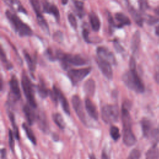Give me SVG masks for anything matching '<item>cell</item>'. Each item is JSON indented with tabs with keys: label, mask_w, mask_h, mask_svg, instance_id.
Segmentation results:
<instances>
[{
	"label": "cell",
	"mask_w": 159,
	"mask_h": 159,
	"mask_svg": "<svg viewBox=\"0 0 159 159\" xmlns=\"http://www.w3.org/2000/svg\"><path fill=\"white\" fill-rule=\"evenodd\" d=\"M129 66L130 70L122 75V81L129 89L138 93H143L145 86L136 70V62L133 57H130Z\"/></svg>",
	"instance_id": "1"
},
{
	"label": "cell",
	"mask_w": 159,
	"mask_h": 159,
	"mask_svg": "<svg viewBox=\"0 0 159 159\" xmlns=\"http://www.w3.org/2000/svg\"><path fill=\"white\" fill-rule=\"evenodd\" d=\"M129 109V104L124 102L122 107L121 118L123 125V142L125 145L130 147L136 143L137 139L132 130V119Z\"/></svg>",
	"instance_id": "2"
},
{
	"label": "cell",
	"mask_w": 159,
	"mask_h": 159,
	"mask_svg": "<svg viewBox=\"0 0 159 159\" xmlns=\"http://www.w3.org/2000/svg\"><path fill=\"white\" fill-rule=\"evenodd\" d=\"M6 16L14 30L19 36L26 37L31 36L32 35V30L30 27L24 23L16 14L9 11H6Z\"/></svg>",
	"instance_id": "3"
},
{
	"label": "cell",
	"mask_w": 159,
	"mask_h": 159,
	"mask_svg": "<svg viewBox=\"0 0 159 159\" xmlns=\"http://www.w3.org/2000/svg\"><path fill=\"white\" fill-rule=\"evenodd\" d=\"M57 59H59L61 61V66L66 70L70 65L81 66L87 63V61L78 55H71L64 53L60 51L57 52Z\"/></svg>",
	"instance_id": "4"
},
{
	"label": "cell",
	"mask_w": 159,
	"mask_h": 159,
	"mask_svg": "<svg viewBox=\"0 0 159 159\" xmlns=\"http://www.w3.org/2000/svg\"><path fill=\"white\" fill-rule=\"evenodd\" d=\"M21 84H22V87L24 94L29 103V105L30 107H32L33 109L36 108L37 103L34 97L33 85L29 78L27 76V75L25 72H23L22 75Z\"/></svg>",
	"instance_id": "5"
},
{
	"label": "cell",
	"mask_w": 159,
	"mask_h": 159,
	"mask_svg": "<svg viewBox=\"0 0 159 159\" xmlns=\"http://www.w3.org/2000/svg\"><path fill=\"white\" fill-rule=\"evenodd\" d=\"M101 117L104 122L111 124L117 121L119 117L118 107L116 105H106L101 109Z\"/></svg>",
	"instance_id": "6"
},
{
	"label": "cell",
	"mask_w": 159,
	"mask_h": 159,
	"mask_svg": "<svg viewBox=\"0 0 159 159\" xmlns=\"http://www.w3.org/2000/svg\"><path fill=\"white\" fill-rule=\"evenodd\" d=\"M91 68L87 67L80 69H72L68 71V76L73 85H76L82 81L91 71Z\"/></svg>",
	"instance_id": "7"
},
{
	"label": "cell",
	"mask_w": 159,
	"mask_h": 159,
	"mask_svg": "<svg viewBox=\"0 0 159 159\" xmlns=\"http://www.w3.org/2000/svg\"><path fill=\"white\" fill-rule=\"evenodd\" d=\"M71 102L73 107L74 108L77 116L81 121L84 124H87V120L86 117L85 113L84 112L82 102L80 98V97L77 95H74L71 99Z\"/></svg>",
	"instance_id": "8"
},
{
	"label": "cell",
	"mask_w": 159,
	"mask_h": 159,
	"mask_svg": "<svg viewBox=\"0 0 159 159\" xmlns=\"http://www.w3.org/2000/svg\"><path fill=\"white\" fill-rule=\"evenodd\" d=\"M98 58L104 61H107L111 64L115 65L116 63V58L114 54L107 48L104 47H99L96 50Z\"/></svg>",
	"instance_id": "9"
},
{
	"label": "cell",
	"mask_w": 159,
	"mask_h": 159,
	"mask_svg": "<svg viewBox=\"0 0 159 159\" xmlns=\"http://www.w3.org/2000/svg\"><path fill=\"white\" fill-rule=\"evenodd\" d=\"M9 84L11 94V98L12 99L13 101H18L20 98V91L19 85V81L15 75H12L11 76Z\"/></svg>",
	"instance_id": "10"
},
{
	"label": "cell",
	"mask_w": 159,
	"mask_h": 159,
	"mask_svg": "<svg viewBox=\"0 0 159 159\" xmlns=\"http://www.w3.org/2000/svg\"><path fill=\"white\" fill-rule=\"evenodd\" d=\"M98 65L100 68L102 74L109 80H112L113 77V72L111 67V64L107 61H104L97 58L96 60Z\"/></svg>",
	"instance_id": "11"
},
{
	"label": "cell",
	"mask_w": 159,
	"mask_h": 159,
	"mask_svg": "<svg viewBox=\"0 0 159 159\" xmlns=\"http://www.w3.org/2000/svg\"><path fill=\"white\" fill-rule=\"evenodd\" d=\"M43 12L52 14L57 21L60 19V12L55 4L48 1H43Z\"/></svg>",
	"instance_id": "12"
},
{
	"label": "cell",
	"mask_w": 159,
	"mask_h": 159,
	"mask_svg": "<svg viewBox=\"0 0 159 159\" xmlns=\"http://www.w3.org/2000/svg\"><path fill=\"white\" fill-rule=\"evenodd\" d=\"M53 89L55 91V93L57 96L58 100H59L60 102L61 103V107H62L64 112L66 114L70 115V111L69 104H68V101H67L66 98H65V96H64L63 93L61 91V90L60 89H58V88H57L55 86H53Z\"/></svg>",
	"instance_id": "13"
},
{
	"label": "cell",
	"mask_w": 159,
	"mask_h": 159,
	"mask_svg": "<svg viewBox=\"0 0 159 159\" xmlns=\"http://www.w3.org/2000/svg\"><path fill=\"white\" fill-rule=\"evenodd\" d=\"M85 108L91 117L96 120L98 119V109L93 101L88 98L85 100Z\"/></svg>",
	"instance_id": "14"
},
{
	"label": "cell",
	"mask_w": 159,
	"mask_h": 159,
	"mask_svg": "<svg viewBox=\"0 0 159 159\" xmlns=\"http://www.w3.org/2000/svg\"><path fill=\"white\" fill-rule=\"evenodd\" d=\"M140 124L143 136L146 138L150 137L152 130L153 129L151 121L148 119L144 117L142 118V119L141 120Z\"/></svg>",
	"instance_id": "15"
},
{
	"label": "cell",
	"mask_w": 159,
	"mask_h": 159,
	"mask_svg": "<svg viewBox=\"0 0 159 159\" xmlns=\"http://www.w3.org/2000/svg\"><path fill=\"white\" fill-rule=\"evenodd\" d=\"M33 108L30 107L29 105H24L23 107V111L25 114L26 119L29 125H32L35 120L37 119V116L32 109Z\"/></svg>",
	"instance_id": "16"
},
{
	"label": "cell",
	"mask_w": 159,
	"mask_h": 159,
	"mask_svg": "<svg viewBox=\"0 0 159 159\" xmlns=\"http://www.w3.org/2000/svg\"><path fill=\"white\" fill-rule=\"evenodd\" d=\"M128 10L135 23L139 26L142 27L143 22V19L141 14L130 4H128Z\"/></svg>",
	"instance_id": "17"
},
{
	"label": "cell",
	"mask_w": 159,
	"mask_h": 159,
	"mask_svg": "<svg viewBox=\"0 0 159 159\" xmlns=\"http://www.w3.org/2000/svg\"><path fill=\"white\" fill-rule=\"evenodd\" d=\"M115 19L117 21V27L121 28L124 25H129L131 24L130 19L122 12H117L115 14Z\"/></svg>",
	"instance_id": "18"
},
{
	"label": "cell",
	"mask_w": 159,
	"mask_h": 159,
	"mask_svg": "<svg viewBox=\"0 0 159 159\" xmlns=\"http://www.w3.org/2000/svg\"><path fill=\"white\" fill-rule=\"evenodd\" d=\"M37 121L38 123L39 127L40 129L44 133H47L49 130L48 124L45 117V116L43 114L39 113L37 116Z\"/></svg>",
	"instance_id": "19"
},
{
	"label": "cell",
	"mask_w": 159,
	"mask_h": 159,
	"mask_svg": "<svg viewBox=\"0 0 159 159\" xmlns=\"http://www.w3.org/2000/svg\"><path fill=\"white\" fill-rule=\"evenodd\" d=\"M140 43V33L139 30L135 32L133 34L131 40V49L134 53H135L139 50Z\"/></svg>",
	"instance_id": "20"
},
{
	"label": "cell",
	"mask_w": 159,
	"mask_h": 159,
	"mask_svg": "<svg viewBox=\"0 0 159 159\" xmlns=\"http://www.w3.org/2000/svg\"><path fill=\"white\" fill-rule=\"evenodd\" d=\"M89 19L93 30L94 32L99 31L101 27V22L97 14L93 12H91L89 15Z\"/></svg>",
	"instance_id": "21"
},
{
	"label": "cell",
	"mask_w": 159,
	"mask_h": 159,
	"mask_svg": "<svg viewBox=\"0 0 159 159\" xmlns=\"http://www.w3.org/2000/svg\"><path fill=\"white\" fill-rule=\"evenodd\" d=\"M36 16H37V22H38L39 26L40 27V28L42 29V30L45 34H47V35L49 34L50 30H49L48 25L47 21L45 20V19H44V17H43V16L42 15V13L41 12L36 13Z\"/></svg>",
	"instance_id": "22"
},
{
	"label": "cell",
	"mask_w": 159,
	"mask_h": 159,
	"mask_svg": "<svg viewBox=\"0 0 159 159\" xmlns=\"http://www.w3.org/2000/svg\"><path fill=\"white\" fill-rule=\"evenodd\" d=\"M84 90L87 95L93 96L95 92V83L92 79L87 80L84 86Z\"/></svg>",
	"instance_id": "23"
},
{
	"label": "cell",
	"mask_w": 159,
	"mask_h": 159,
	"mask_svg": "<svg viewBox=\"0 0 159 159\" xmlns=\"http://www.w3.org/2000/svg\"><path fill=\"white\" fill-rule=\"evenodd\" d=\"M22 128L24 129L27 137H28V139L30 140V142L34 144V145H36L37 143V140L35 138V136L32 131V130L30 128V127L27 125L25 123H23L22 124Z\"/></svg>",
	"instance_id": "24"
},
{
	"label": "cell",
	"mask_w": 159,
	"mask_h": 159,
	"mask_svg": "<svg viewBox=\"0 0 159 159\" xmlns=\"http://www.w3.org/2000/svg\"><path fill=\"white\" fill-rule=\"evenodd\" d=\"M37 91L39 94V96L42 98H47L50 93V91L47 88L45 84L44 83V82L42 80H40L39 81V83L37 86Z\"/></svg>",
	"instance_id": "25"
},
{
	"label": "cell",
	"mask_w": 159,
	"mask_h": 159,
	"mask_svg": "<svg viewBox=\"0 0 159 159\" xmlns=\"http://www.w3.org/2000/svg\"><path fill=\"white\" fill-rule=\"evenodd\" d=\"M159 156L158 150L156 145H153L147 152L145 159H158Z\"/></svg>",
	"instance_id": "26"
},
{
	"label": "cell",
	"mask_w": 159,
	"mask_h": 159,
	"mask_svg": "<svg viewBox=\"0 0 159 159\" xmlns=\"http://www.w3.org/2000/svg\"><path fill=\"white\" fill-rule=\"evenodd\" d=\"M24 57L26 61V63L27 64V66L29 68V70L31 71H34L35 70V60L32 58V57L25 51L24 50Z\"/></svg>",
	"instance_id": "27"
},
{
	"label": "cell",
	"mask_w": 159,
	"mask_h": 159,
	"mask_svg": "<svg viewBox=\"0 0 159 159\" xmlns=\"http://www.w3.org/2000/svg\"><path fill=\"white\" fill-rule=\"evenodd\" d=\"M53 120L56 125L60 128L61 129H63L65 127V123L63 120L62 116L59 113H55L53 114Z\"/></svg>",
	"instance_id": "28"
},
{
	"label": "cell",
	"mask_w": 159,
	"mask_h": 159,
	"mask_svg": "<svg viewBox=\"0 0 159 159\" xmlns=\"http://www.w3.org/2000/svg\"><path fill=\"white\" fill-rule=\"evenodd\" d=\"M8 115H9V119L11 120V122L12 124V126L13 127V129H14V137L15 138L17 139V140H19V130H18V127L16 125V120H15V117H14V116L12 112H11V111L8 112Z\"/></svg>",
	"instance_id": "29"
},
{
	"label": "cell",
	"mask_w": 159,
	"mask_h": 159,
	"mask_svg": "<svg viewBox=\"0 0 159 159\" xmlns=\"http://www.w3.org/2000/svg\"><path fill=\"white\" fill-rule=\"evenodd\" d=\"M6 2L12 8H14V9L16 8L19 12L27 14L25 9L21 5V4L19 1H6Z\"/></svg>",
	"instance_id": "30"
},
{
	"label": "cell",
	"mask_w": 159,
	"mask_h": 159,
	"mask_svg": "<svg viewBox=\"0 0 159 159\" xmlns=\"http://www.w3.org/2000/svg\"><path fill=\"white\" fill-rule=\"evenodd\" d=\"M110 135L114 140L117 141L120 137L119 128L115 125L111 126L110 128Z\"/></svg>",
	"instance_id": "31"
},
{
	"label": "cell",
	"mask_w": 159,
	"mask_h": 159,
	"mask_svg": "<svg viewBox=\"0 0 159 159\" xmlns=\"http://www.w3.org/2000/svg\"><path fill=\"white\" fill-rule=\"evenodd\" d=\"M150 137H151L153 141V145H156L159 142V125L156 128H153Z\"/></svg>",
	"instance_id": "32"
},
{
	"label": "cell",
	"mask_w": 159,
	"mask_h": 159,
	"mask_svg": "<svg viewBox=\"0 0 159 159\" xmlns=\"http://www.w3.org/2000/svg\"><path fill=\"white\" fill-rule=\"evenodd\" d=\"M73 2L76 6V8L77 9V11H78V16L81 17L84 14V12H83L84 2L82 1H74Z\"/></svg>",
	"instance_id": "33"
},
{
	"label": "cell",
	"mask_w": 159,
	"mask_h": 159,
	"mask_svg": "<svg viewBox=\"0 0 159 159\" xmlns=\"http://www.w3.org/2000/svg\"><path fill=\"white\" fill-rule=\"evenodd\" d=\"M141 153L138 149H133L129 155L127 159H140Z\"/></svg>",
	"instance_id": "34"
},
{
	"label": "cell",
	"mask_w": 159,
	"mask_h": 159,
	"mask_svg": "<svg viewBox=\"0 0 159 159\" xmlns=\"http://www.w3.org/2000/svg\"><path fill=\"white\" fill-rule=\"evenodd\" d=\"M14 134L11 130H9V145L10 149L12 152H14Z\"/></svg>",
	"instance_id": "35"
},
{
	"label": "cell",
	"mask_w": 159,
	"mask_h": 159,
	"mask_svg": "<svg viewBox=\"0 0 159 159\" xmlns=\"http://www.w3.org/2000/svg\"><path fill=\"white\" fill-rule=\"evenodd\" d=\"M1 60H2V61H3V63H4V65L6 66V68H7V69H11V68L12 67V65L11 64V63H10L9 61H8L7 59L6 58V54L4 53L3 50H2V48H1Z\"/></svg>",
	"instance_id": "36"
},
{
	"label": "cell",
	"mask_w": 159,
	"mask_h": 159,
	"mask_svg": "<svg viewBox=\"0 0 159 159\" xmlns=\"http://www.w3.org/2000/svg\"><path fill=\"white\" fill-rule=\"evenodd\" d=\"M68 21H69L70 24H71V27L74 29H76V28H77V22H76V19H75V17L74 16V15L72 13L68 14Z\"/></svg>",
	"instance_id": "37"
},
{
	"label": "cell",
	"mask_w": 159,
	"mask_h": 159,
	"mask_svg": "<svg viewBox=\"0 0 159 159\" xmlns=\"http://www.w3.org/2000/svg\"><path fill=\"white\" fill-rule=\"evenodd\" d=\"M30 2L35 11V13L40 12H41L40 11V2L39 1L37 0H30Z\"/></svg>",
	"instance_id": "38"
},
{
	"label": "cell",
	"mask_w": 159,
	"mask_h": 159,
	"mask_svg": "<svg viewBox=\"0 0 159 159\" xmlns=\"http://www.w3.org/2000/svg\"><path fill=\"white\" fill-rule=\"evenodd\" d=\"M159 21V17L157 16H148L147 19V22L148 24L153 25Z\"/></svg>",
	"instance_id": "39"
},
{
	"label": "cell",
	"mask_w": 159,
	"mask_h": 159,
	"mask_svg": "<svg viewBox=\"0 0 159 159\" xmlns=\"http://www.w3.org/2000/svg\"><path fill=\"white\" fill-rule=\"evenodd\" d=\"M139 3L140 9L142 12H145L149 7V6H148V4L147 1H139Z\"/></svg>",
	"instance_id": "40"
},
{
	"label": "cell",
	"mask_w": 159,
	"mask_h": 159,
	"mask_svg": "<svg viewBox=\"0 0 159 159\" xmlns=\"http://www.w3.org/2000/svg\"><path fill=\"white\" fill-rule=\"evenodd\" d=\"M53 37L54 40L58 42H61L63 40V34L60 31H57L53 34Z\"/></svg>",
	"instance_id": "41"
},
{
	"label": "cell",
	"mask_w": 159,
	"mask_h": 159,
	"mask_svg": "<svg viewBox=\"0 0 159 159\" xmlns=\"http://www.w3.org/2000/svg\"><path fill=\"white\" fill-rule=\"evenodd\" d=\"M82 34H83V37L84 40L88 43H91V42L90 41V40L89 39V31L86 28L83 29Z\"/></svg>",
	"instance_id": "42"
},
{
	"label": "cell",
	"mask_w": 159,
	"mask_h": 159,
	"mask_svg": "<svg viewBox=\"0 0 159 159\" xmlns=\"http://www.w3.org/2000/svg\"><path fill=\"white\" fill-rule=\"evenodd\" d=\"M114 47H115L117 52H121L124 51L122 47L119 44V43L117 41H115L114 42Z\"/></svg>",
	"instance_id": "43"
},
{
	"label": "cell",
	"mask_w": 159,
	"mask_h": 159,
	"mask_svg": "<svg viewBox=\"0 0 159 159\" xmlns=\"http://www.w3.org/2000/svg\"><path fill=\"white\" fill-rule=\"evenodd\" d=\"M1 159H6L7 158V152H6V150L5 148L1 149Z\"/></svg>",
	"instance_id": "44"
},
{
	"label": "cell",
	"mask_w": 159,
	"mask_h": 159,
	"mask_svg": "<svg viewBox=\"0 0 159 159\" xmlns=\"http://www.w3.org/2000/svg\"><path fill=\"white\" fill-rule=\"evenodd\" d=\"M101 159H109V155H107V153H106V152L105 150H103V151H102Z\"/></svg>",
	"instance_id": "45"
},
{
	"label": "cell",
	"mask_w": 159,
	"mask_h": 159,
	"mask_svg": "<svg viewBox=\"0 0 159 159\" xmlns=\"http://www.w3.org/2000/svg\"><path fill=\"white\" fill-rule=\"evenodd\" d=\"M155 81L156 82L159 84V70L158 71H157V72L155 73Z\"/></svg>",
	"instance_id": "46"
},
{
	"label": "cell",
	"mask_w": 159,
	"mask_h": 159,
	"mask_svg": "<svg viewBox=\"0 0 159 159\" xmlns=\"http://www.w3.org/2000/svg\"><path fill=\"white\" fill-rule=\"evenodd\" d=\"M154 12H155V15L158 17V16H159V5H158L157 7H156L155 8Z\"/></svg>",
	"instance_id": "47"
},
{
	"label": "cell",
	"mask_w": 159,
	"mask_h": 159,
	"mask_svg": "<svg viewBox=\"0 0 159 159\" xmlns=\"http://www.w3.org/2000/svg\"><path fill=\"white\" fill-rule=\"evenodd\" d=\"M155 34L157 36L159 37V24L157 25L155 27Z\"/></svg>",
	"instance_id": "48"
},
{
	"label": "cell",
	"mask_w": 159,
	"mask_h": 159,
	"mask_svg": "<svg viewBox=\"0 0 159 159\" xmlns=\"http://www.w3.org/2000/svg\"><path fill=\"white\" fill-rule=\"evenodd\" d=\"M89 159H96V157H95V156H94V155H93V154L89 155Z\"/></svg>",
	"instance_id": "49"
},
{
	"label": "cell",
	"mask_w": 159,
	"mask_h": 159,
	"mask_svg": "<svg viewBox=\"0 0 159 159\" xmlns=\"http://www.w3.org/2000/svg\"><path fill=\"white\" fill-rule=\"evenodd\" d=\"M61 2L63 3V4H66L68 2V1H62Z\"/></svg>",
	"instance_id": "50"
}]
</instances>
